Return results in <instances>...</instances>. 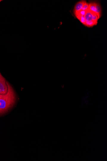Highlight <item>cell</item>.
<instances>
[{
  "label": "cell",
  "mask_w": 107,
  "mask_h": 161,
  "mask_svg": "<svg viewBox=\"0 0 107 161\" xmlns=\"http://www.w3.org/2000/svg\"><path fill=\"white\" fill-rule=\"evenodd\" d=\"M1 73H0V76H1Z\"/></svg>",
  "instance_id": "7c38bea8"
},
{
  "label": "cell",
  "mask_w": 107,
  "mask_h": 161,
  "mask_svg": "<svg viewBox=\"0 0 107 161\" xmlns=\"http://www.w3.org/2000/svg\"><path fill=\"white\" fill-rule=\"evenodd\" d=\"M89 4V3L87 2L86 3L83 8L82 10L86 11L88 10Z\"/></svg>",
  "instance_id": "8fae6325"
},
{
  "label": "cell",
  "mask_w": 107,
  "mask_h": 161,
  "mask_svg": "<svg viewBox=\"0 0 107 161\" xmlns=\"http://www.w3.org/2000/svg\"><path fill=\"white\" fill-rule=\"evenodd\" d=\"M76 16L81 23L85 25L86 20L85 19L84 16Z\"/></svg>",
  "instance_id": "ba28073f"
},
{
  "label": "cell",
  "mask_w": 107,
  "mask_h": 161,
  "mask_svg": "<svg viewBox=\"0 0 107 161\" xmlns=\"http://www.w3.org/2000/svg\"><path fill=\"white\" fill-rule=\"evenodd\" d=\"M87 2L85 1H82L77 3L74 8V12L75 14L80 11L82 10L84 5Z\"/></svg>",
  "instance_id": "3957f363"
},
{
  "label": "cell",
  "mask_w": 107,
  "mask_h": 161,
  "mask_svg": "<svg viewBox=\"0 0 107 161\" xmlns=\"http://www.w3.org/2000/svg\"><path fill=\"white\" fill-rule=\"evenodd\" d=\"M97 23L94 22L92 20L90 21H86L85 25L88 27H93L94 25H96Z\"/></svg>",
  "instance_id": "52a82bcc"
},
{
  "label": "cell",
  "mask_w": 107,
  "mask_h": 161,
  "mask_svg": "<svg viewBox=\"0 0 107 161\" xmlns=\"http://www.w3.org/2000/svg\"><path fill=\"white\" fill-rule=\"evenodd\" d=\"M1 1H0V2H1Z\"/></svg>",
  "instance_id": "4fadbf2b"
},
{
  "label": "cell",
  "mask_w": 107,
  "mask_h": 161,
  "mask_svg": "<svg viewBox=\"0 0 107 161\" xmlns=\"http://www.w3.org/2000/svg\"><path fill=\"white\" fill-rule=\"evenodd\" d=\"M99 19L97 15L96 14H94L93 16L92 21L94 22L95 23H97L98 20Z\"/></svg>",
  "instance_id": "30bf717a"
},
{
  "label": "cell",
  "mask_w": 107,
  "mask_h": 161,
  "mask_svg": "<svg viewBox=\"0 0 107 161\" xmlns=\"http://www.w3.org/2000/svg\"><path fill=\"white\" fill-rule=\"evenodd\" d=\"M96 14L97 15L98 19H99L101 15L102 8L100 4L99 3L96 2Z\"/></svg>",
  "instance_id": "5b68a950"
},
{
  "label": "cell",
  "mask_w": 107,
  "mask_h": 161,
  "mask_svg": "<svg viewBox=\"0 0 107 161\" xmlns=\"http://www.w3.org/2000/svg\"><path fill=\"white\" fill-rule=\"evenodd\" d=\"M7 81L2 75L0 76V95L6 94L8 92Z\"/></svg>",
  "instance_id": "7a4b0ae2"
},
{
  "label": "cell",
  "mask_w": 107,
  "mask_h": 161,
  "mask_svg": "<svg viewBox=\"0 0 107 161\" xmlns=\"http://www.w3.org/2000/svg\"><path fill=\"white\" fill-rule=\"evenodd\" d=\"M96 1L91 2L90 3H89V4L88 10L96 13Z\"/></svg>",
  "instance_id": "8992f818"
},
{
  "label": "cell",
  "mask_w": 107,
  "mask_h": 161,
  "mask_svg": "<svg viewBox=\"0 0 107 161\" xmlns=\"http://www.w3.org/2000/svg\"><path fill=\"white\" fill-rule=\"evenodd\" d=\"M86 11L82 10L80 11L78 13H77L75 14V16H84L86 14Z\"/></svg>",
  "instance_id": "9c48e42d"
},
{
  "label": "cell",
  "mask_w": 107,
  "mask_h": 161,
  "mask_svg": "<svg viewBox=\"0 0 107 161\" xmlns=\"http://www.w3.org/2000/svg\"><path fill=\"white\" fill-rule=\"evenodd\" d=\"M95 13L92 12L89 10L86 11V14L84 16V17L86 21H90L92 20L93 16L94 14Z\"/></svg>",
  "instance_id": "277c9868"
},
{
  "label": "cell",
  "mask_w": 107,
  "mask_h": 161,
  "mask_svg": "<svg viewBox=\"0 0 107 161\" xmlns=\"http://www.w3.org/2000/svg\"><path fill=\"white\" fill-rule=\"evenodd\" d=\"M8 92L4 95H0V115L8 111L14 105L16 96L14 91L10 85L7 82Z\"/></svg>",
  "instance_id": "6da1fadb"
}]
</instances>
